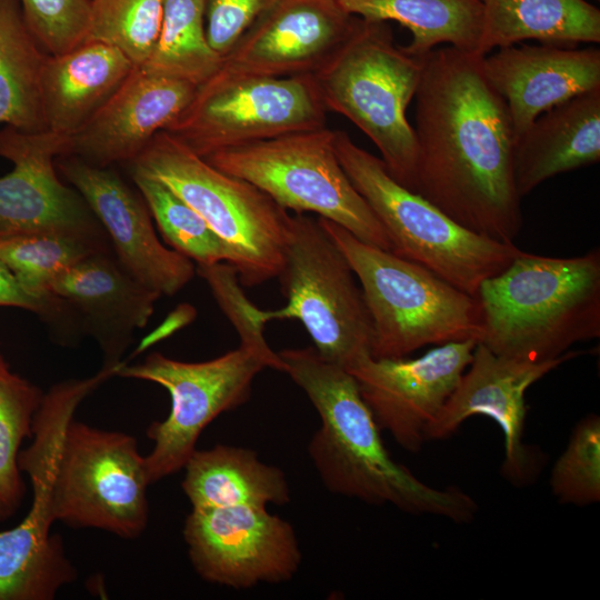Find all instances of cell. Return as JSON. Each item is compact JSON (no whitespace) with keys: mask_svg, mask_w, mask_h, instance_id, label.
Instances as JSON below:
<instances>
[{"mask_svg":"<svg viewBox=\"0 0 600 600\" xmlns=\"http://www.w3.org/2000/svg\"><path fill=\"white\" fill-rule=\"evenodd\" d=\"M482 57L446 46L419 58L414 192L463 228L513 242L522 226L512 172L514 133Z\"/></svg>","mask_w":600,"mask_h":600,"instance_id":"obj_1","label":"cell"},{"mask_svg":"<svg viewBox=\"0 0 600 600\" xmlns=\"http://www.w3.org/2000/svg\"><path fill=\"white\" fill-rule=\"evenodd\" d=\"M278 354L284 373L320 416L321 427L308 451L329 491L370 504L390 503L409 513L471 521L478 510L471 496L457 487H430L392 459L356 379L344 367L322 358L313 346Z\"/></svg>","mask_w":600,"mask_h":600,"instance_id":"obj_2","label":"cell"},{"mask_svg":"<svg viewBox=\"0 0 600 600\" xmlns=\"http://www.w3.org/2000/svg\"><path fill=\"white\" fill-rule=\"evenodd\" d=\"M479 343L498 356L544 362L600 337V250L551 258L521 252L473 297Z\"/></svg>","mask_w":600,"mask_h":600,"instance_id":"obj_3","label":"cell"},{"mask_svg":"<svg viewBox=\"0 0 600 600\" xmlns=\"http://www.w3.org/2000/svg\"><path fill=\"white\" fill-rule=\"evenodd\" d=\"M420 72V59L394 43L388 22L358 17L343 43L312 73L327 111L359 128L389 173L411 191L417 146L407 109Z\"/></svg>","mask_w":600,"mask_h":600,"instance_id":"obj_4","label":"cell"},{"mask_svg":"<svg viewBox=\"0 0 600 600\" xmlns=\"http://www.w3.org/2000/svg\"><path fill=\"white\" fill-rule=\"evenodd\" d=\"M319 222L360 282L371 319V357L403 358L427 346L474 339L482 326L476 299L427 268Z\"/></svg>","mask_w":600,"mask_h":600,"instance_id":"obj_5","label":"cell"},{"mask_svg":"<svg viewBox=\"0 0 600 600\" xmlns=\"http://www.w3.org/2000/svg\"><path fill=\"white\" fill-rule=\"evenodd\" d=\"M334 150L356 190L381 223L391 252L416 262L474 297L481 282L503 271L521 252L513 242L477 234L419 193L400 184L381 158L334 130Z\"/></svg>","mask_w":600,"mask_h":600,"instance_id":"obj_6","label":"cell"},{"mask_svg":"<svg viewBox=\"0 0 600 600\" xmlns=\"http://www.w3.org/2000/svg\"><path fill=\"white\" fill-rule=\"evenodd\" d=\"M130 167L169 187L207 221L230 249L242 286L279 276L291 214L262 190L218 170L166 130Z\"/></svg>","mask_w":600,"mask_h":600,"instance_id":"obj_7","label":"cell"},{"mask_svg":"<svg viewBox=\"0 0 600 600\" xmlns=\"http://www.w3.org/2000/svg\"><path fill=\"white\" fill-rule=\"evenodd\" d=\"M111 377V368H101L88 378L60 381L43 394L31 444L19 453V468L32 487L31 507L19 524L0 531V600H52L78 578L62 538L51 533L57 458L79 404Z\"/></svg>","mask_w":600,"mask_h":600,"instance_id":"obj_8","label":"cell"},{"mask_svg":"<svg viewBox=\"0 0 600 600\" xmlns=\"http://www.w3.org/2000/svg\"><path fill=\"white\" fill-rule=\"evenodd\" d=\"M203 159L256 186L287 211L316 213L362 242L391 251L381 223L342 169L334 130L327 126L218 150Z\"/></svg>","mask_w":600,"mask_h":600,"instance_id":"obj_9","label":"cell"},{"mask_svg":"<svg viewBox=\"0 0 600 600\" xmlns=\"http://www.w3.org/2000/svg\"><path fill=\"white\" fill-rule=\"evenodd\" d=\"M264 368L286 372L268 343L250 341L208 361L186 362L153 352L140 363H121L116 376L160 384L171 399L167 418L153 421L146 432L153 442L144 456L150 484L183 469L202 431L219 414L248 401L253 379Z\"/></svg>","mask_w":600,"mask_h":600,"instance_id":"obj_10","label":"cell"},{"mask_svg":"<svg viewBox=\"0 0 600 600\" xmlns=\"http://www.w3.org/2000/svg\"><path fill=\"white\" fill-rule=\"evenodd\" d=\"M354 277L318 218L294 213L278 276L288 302L274 311L262 310V317L266 322L299 320L319 354L347 368L371 356V319Z\"/></svg>","mask_w":600,"mask_h":600,"instance_id":"obj_11","label":"cell"},{"mask_svg":"<svg viewBox=\"0 0 600 600\" xmlns=\"http://www.w3.org/2000/svg\"><path fill=\"white\" fill-rule=\"evenodd\" d=\"M149 486L134 437L74 418L68 423L56 466V521L137 539L149 522Z\"/></svg>","mask_w":600,"mask_h":600,"instance_id":"obj_12","label":"cell"},{"mask_svg":"<svg viewBox=\"0 0 600 600\" xmlns=\"http://www.w3.org/2000/svg\"><path fill=\"white\" fill-rule=\"evenodd\" d=\"M327 112L312 73L212 76L166 131L204 158L218 150L323 128Z\"/></svg>","mask_w":600,"mask_h":600,"instance_id":"obj_13","label":"cell"},{"mask_svg":"<svg viewBox=\"0 0 600 600\" xmlns=\"http://www.w3.org/2000/svg\"><path fill=\"white\" fill-rule=\"evenodd\" d=\"M182 536L197 574L228 588L289 581L302 561L293 527L267 508H191Z\"/></svg>","mask_w":600,"mask_h":600,"instance_id":"obj_14","label":"cell"},{"mask_svg":"<svg viewBox=\"0 0 600 600\" xmlns=\"http://www.w3.org/2000/svg\"><path fill=\"white\" fill-rule=\"evenodd\" d=\"M474 339L451 341L414 359L363 356L346 369L379 428L410 452L458 387L473 358Z\"/></svg>","mask_w":600,"mask_h":600,"instance_id":"obj_15","label":"cell"},{"mask_svg":"<svg viewBox=\"0 0 600 600\" xmlns=\"http://www.w3.org/2000/svg\"><path fill=\"white\" fill-rule=\"evenodd\" d=\"M581 353L568 351L554 360L531 362L498 356L477 342L469 370L426 428V441L450 437L471 416H487L503 433L501 473L514 486L528 484L538 472V461L522 440L527 416L526 392L546 374Z\"/></svg>","mask_w":600,"mask_h":600,"instance_id":"obj_16","label":"cell"},{"mask_svg":"<svg viewBox=\"0 0 600 600\" xmlns=\"http://www.w3.org/2000/svg\"><path fill=\"white\" fill-rule=\"evenodd\" d=\"M70 138L50 130H0V157L13 164L0 177V236L56 231L103 239L86 200L54 170V159L69 153Z\"/></svg>","mask_w":600,"mask_h":600,"instance_id":"obj_17","label":"cell"},{"mask_svg":"<svg viewBox=\"0 0 600 600\" xmlns=\"http://www.w3.org/2000/svg\"><path fill=\"white\" fill-rule=\"evenodd\" d=\"M338 0H274L222 57L220 78L314 73L351 33Z\"/></svg>","mask_w":600,"mask_h":600,"instance_id":"obj_18","label":"cell"},{"mask_svg":"<svg viewBox=\"0 0 600 600\" xmlns=\"http://www.w3.org/2000/svg\"><path fill=\"white\" fill-rule=\"evenodd\" d=\"M59 169L109 234L120 266L138 282L173 296L194 277L193 262L158 239L142 196L113 170L70 154L62 156Z\"/></svg>","mask_w":600,"mask_h":600,"instance_id":"obj_19","label":"cell"},{"mask_svg":"<svg viewBox=\"0 0 600 600\" xmlns=\"http://www.w3.org/2000/svg\"><path fill=\"white\" fill-rule=\"evenodd\" d=\"M197 89L186 80L134 67L87 124L71 136L67 156L98 167L130 163L180 116Z\"/></svg>","mask_w":600,"mask_h":600,"instance_id":"obj_20","label":"cell"},{"mask_svg":"<svg viewBox=\"0 0 600 600\" xmlns=\"http://www.w3.org/2000/svg\"><path fill=\"white\" fill-rule=\"evenodd\" d=\"M482 68L507 104L514 139L541 113L600 87L597 48L514 44L483 56Z\"/></svg>","mask_w":600,"mask_h":600,"instance_id":"obj_21","label":"cell"},{"mask_svg":"<svg viewBox=\"0 0 600 600\" xmlns=\"http://www.w3.org/2000/svg\"><path fill=\"white\" fill-rule=\"evenodd\" d=\"M49 293L84 318L98 340L103 366L121 363L134 329L143 328L160 294L132 278L107 250L81 259L51 284Z\"/></svg>","mask_w":600,"mask_h":600,"instance_id":"obj_22","label":"cell"},{"mask_svg":"<svg viewBox=\"0 0 600 600\" xmlns=\"http://www.w3.org/2000/svg\"><path fill=\"white\" fill-rule=\"evenodd\" d=\"M600 160V87L541 113L514 139L512 172L520 198L546 180Z\"/></svg>","mask_w":600,"mask_h":600,"instance_id":"obj_23","label":"cell"},{"mask_svg":"<svg viewBox=\"0 0 600 600\" xmlns=\"http://www.w3.org/2000/svg\"><path fill=\"white\" fill-rule=\"evenodd\" d=\"M133 68L118 49L90 39L64 53L47 54L41 71L47 129L69 137L77 133Z\"/></svg>","mask_w":600,"mask_h":600,"instance_id":"obj_24","label":"cell"},{"mask_svg":"<svg viewBox=\"0 0 600 600\" xmlns=\"http://www.w3.org/2000/svg\"><path fill=\"white\" fill-rule=\"evenodd\" d=\"M181 482L191 508L268 504L290 501L284 472L262 462L253 450L217 444L196 450L183 467Z\"/></svg>","mask_w":600,"mask_h":600,"instance_id":"obj_25","label":"cell"},{"mask_svg":"<svg viewBox=\"0 0 600 600\" xmlns=\"http://www.w3.org/2000/svg\"><path fill=\"white\" fill-rule=\"evenodd\" d=\"M479 1L480 56L524 40L568 47L600 42V10L586 0Z\"/></svg>","mask_w":600,"mask_h":600,"instance_id":"obj_26","label":"cell"},{"mask_svg":"<svg viewBox=\"0 0 600 600\" xmlns=\"http://www.w3.org/2000/svg\"><path fill=\"white\" fill-rule=\"evenodd\" d=\"M350 14L396 21L412 34L403 49L420 58L440 44L478 53L482 29L479 0H338ZM479 54V53H478Z\"/></svg>","mask_w":600,"mask_h":600,"instance_id":"obj_27","label":"cell"},{"mask_svg":"<svg viewBox=\"0 0 600 600\" xmlns=\"http://www.w3.org/2000/svg\"><path fill=\"white\" fill-rule=\"evenodd\" d=\"M46 57L19 0H0V123L22 132L48 130L41 99Z\"/></svg>","mask_w":600,"mask_h":600,"instance_id":"obj_28","label":"cell"},{"mask_svg":"<svg viewBox=\"0 0 600 600\" xmlns=\"http://www.w3.org/2000/svg\"><path fill=\"white\" fill-rule=\"evenodd\" d=\"M162 23L146 68L197 87L220 68L222 57L209 44L204 0H162Z\"/></svg>","mask_w":600,"mask_h":600,"instance_id":"obj_29","label":"cell"},{"mask_svg":"<svg viewBox=\"0 0 600 600\" xmlns=\"http://www.w3.org/2000/svg\"><path fill=\"white\" fill-rule=\"evenodd\" d=\"M106 250L103 239L66 232L42 231L0 236V261L32 297L61 301L50 296L52 282L89 254Z\"/></svg>","mask_w":600,"mask_h":600,"instance_id":"obj_30","label":"cell"},{"mask_svg":"<svg viewBox=\"0 0 600 600\" xmlns=\"http://www.w3.org/2000/svg\"><path fill=\"white\" fill-rule=\"evenodd\" d=\"M44 392L13 372L0 352V521L17 513L27 487L19 453L33 434V420Z\"/></svg>","mask_w":600,"mask_h":600,"instance_id":"obj_31","label":"cell"},{"mask_svg":"<svg viewBox=\"0 0 600 600\" xmlns=\"http://www.w3.org/2000/svg\"><path fill=\"white\" fill-rule=\"evenodd\" d=\"M131 177L171 249L193 260L197 266L232 264L233 257L224 241L177 193L138 170L131 169Z\"/></svg>","mask_w":600,"mask_h":600,"instance_id":"obj_32","label":"cell"},{"mask_svg":"<svg viewBox=\"0 0 600 600\" xmlns=\"http://www.w3.org/2000/svg\"><path fill=\"white\" fill-rule=\"evenodd\" d=\"M162 12V0H90L88 39L109 44L134 67H143L156 49Z\"/></svg>","mask_w":600,"mask_h":600,"instance_id":"obj_33","label":"cell"},{"mask_svg":"<svg viewBox=\"0 0 600 600\" xmlns=\"http://www.w3.org/2000/svg\"><path fill=\"white\" fill-rule=\"evenodd\" d=\"M550 486L561 503L584 507L600 500V418L588 414L573 428L553 464Z\"/></svg>","mask_w":600,"mask_h":600,"instance_id":"obj_34","label":"cell"},{"mask_svg":"<svg viewBox=\"0 0 600 600\" xmlns=\"http://www.w3.org/2000/svg\"><path fill=\"white\" fill-rule=\"evenodd\" d=\"M24 22L50 56L64 53L88 39L90 0H19Z\"/></svg>","mask_w":600,"mask_h":600,"instance_id":"obj_35","label":"cell"},{"mask_svg":"<svg viewBox=\"0 0 600 600\" xmlns=\"http://www.w3.org/2000/svg\"><path fill=\"white\" fill-rule=\"evenodd\" d=\"M274 0H204L206 33L210 47L226 56L251 23Z\"/></svg>","mask_w":600,"mask_h":600,"instance_id":"obj_36","label":"cell"},{"mask_svg":"<svg viewBox=\"0 0 600 600\" xmlns=\"http://www.w3.org/2000/svg\"><path fill=\"white\" fill-rule=\"evenodd\" d=\"M0 307H16L51 316L62 312L66 304L62 301L48 302L30 296L17 281L7 266L0 261Z\"/></svg>","mask_w":600,"mask_h":600,"instance_id":"obj_37","label":"cell"},{"mask_svg":"<svg viewBox=\"0 0 600 600\" xmlns=\"http://www.w3.org/2000/svg\"><path fill=\"white\" fill-rule=\"evenodd\" d=\"M596 1H599V0H596Z\"/></svg>","mask_w":600,"mask_h":600,"instance_id":"obj_38","label":"cell"}]
</instances>
